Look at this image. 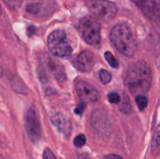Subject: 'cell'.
Wrapping results in <instances>:
<instances>
[{
  "label": "cell",
  "mask_w": 160,
  "mask_h": 159,
  "mask_svg": "<svg viewBox=\"0 0 160 159\" xmlns=\"http://www.w3.org/2000/svg\"><path fill=\"white\" fill-rule=\"evenodd\" d=\"M123 81L132 94L142 95L148 92L152 81V73L149 65L144 61L131 64L123 75Z\"/></svg>",
  "instance_id": "6da1fadb"
},
{
  "label": "cell",
  "mask_w": 160,
  "mask_h": 159,
  "mask_svg": "<svg viewBox=\"0 0 160 159\" xmlns=\"http://www.w3.org/2000/svg\"><path fill=\"white\" fill-rule=\"evenodd\" d=\"M110 40L117 51L127 57H132L138 48L135 34L127 23H120L114 26L110 32Z\"/></svg>",
  "instance_id": "7a4b0ae2"
},
{
  "label": "cell",
  "mask_w": 160,
  "mask_h": 159,
  "mask_svg": "<svg viewBox=\"0 0 160 159\" xmlns=\"http://www.w3.org/2000/svg\"><path fill=\"white\" fill-rule=\"evenodd\" d=\"M39 75L41 79L53 78L62 83L66 80V73L64 66L60 62L48 54H42L40 57Z\"/></svg>",
  "instance_id": "3957f363"
},
{
  "label": "cell",
  "mask_w": 160,
  "mask_h": 159,
  "mask_svg": "<svg viewBox=\"0 0 160 159\" xmlns=\"http://www.w3.org/2000/svg\"><path fill=\"white\" fill-rule=\"evenodd\" d=\"M78 31L82 38L91 45H98L101 41V25L96 18L87 16L79 20Z\"/></svg>",
  "instance_id": "277c9868"
},
{
  "label": "cell",
  "mask_w": 160,
  "mask_h": 159,
  "mask_svg": "<svg viewBox=\"0 0 160 159\" xmlns=\"http://www.w3.org/2000/svg\"><path fill=\"white\" fill-rule=\"evenodd\" d=\"M47 46L53 55L60 58L69 57L73 51L67 34L62 30H56L49 34Z\"/></svg>",
  "instance_id": "5b68a950"
},
{
  "label": "cell",
  "mask_w": 160,
  "mask_h": 159,
  "mask_svg": "<svg viewBox=\"0 0 160 159\" xmlns=\"http://www.w3.org/2000/svg\"><path fill=\"white\" fill-rule=\"evenodd\" d=\"M87 7L91 13L103 21L112 20L118 11L117 5L109 0H88Z\"/></svg>",
  "instance_id": "8992f818"
},
{
  "label": "cell",
  "mask_w": 160,
  "mask_h": 159,
  "mask_svg": "<svg viewBox=\"0 0 160 159\" xmlns=\"http://www.w3.org/2000/svg\"><path fill=\"white\" fill-rule=\"evenodd\" d=\"M25 125L28 137L34 143L39 141L42 137V126L38 113L35 108L31 107L25 115Z\"/></svg>",
  "instance_id": "52a82bcc"
},
{
  "label": "cell",
  "mask_w": 160,
  "mask_h": 159,
  "mask_svg": "<svg viewBox=\"0 0 160 159\" xmlns=\"http://www.w3.org/2000/svg\"><path fill=\"white\" fill-rule=\"evenodd\" d=\"M142 13L153 21H159L160 0H131Z\"/></svg>",
  "instance_id": "ba28073f"
},
{
  "label": "cell",
  "mask_w": 160,
  "mask_h": 159,
  "mask_svg": "<svg viewBox=\"0 0 160 159\" xmlns=\"http://www.w3.org/2000/svg\"><path fill=\"white\" fill-rule=\"evenodd\" d=\"M76 91L83 102H95L98 99V90L89 83L78 80L75 84Z\"/></svg>",
  "instance_id": "9c48e42d"
},
{
  "label": "cell",
  "mask_w": 160,
  "mask_h": 159,
  "mask_svg": "<svg viewBox=\"0 0 160 159\" xmlns=\"http://www.w3.org/2000/svg\"><path fill=\"white\" fill-rule=\"evenodd\" d=\"M75 66L82 72H90L95 65V57L90 51H83L78 55L73 62Z\"/></svg>",
  "instance_id": "30bf717a"
},
{
  "label": "cell",
  "mask_w": 160,
  "mask_h": 159,
  "mask_svg": "<svg viewBox=\"0 0 160 159\" xmlns=\"http://www.w3.org/2000/svg\"><path fill=\"white\" fill-rule=\"evenodd\" d=\"M55 127L66 137H69L71 132V123L67 117L62 113H56L51 118Z\"/></svg>",
  "instance_id": "8fae6325"
},
{
  "label": "cell",
  "mask_w": 160,
  "mask_h": 159,
  "mask_svg": "<svg viewBox=\"0 0 160 159\" xmlns=\"http://www.w3.org/2000/svg\"><path fill=\"white\" fill-rule=\"evenodd\" d=\"M92 124L95 129L99 131L107 130L109 128L108 115L103 110H95L92 115Z\"/></svg>",
  "instance_id": "7c38bea8"
},
{
  "label": "cell",
  "mask_w": 160,
  "mask_h": 159,
  "mask_svg": "<svg viewBox=\"0 0 160 159\" xmlns=\"http://www.w3.org/2000/svg\"><path fill=\"white\" fill-rule=\"evenodd\" d=\"M11 85H12L13 90L15 91H17V93H26V87H25L23 83L19 78H13V79H12V80H11Z\"/></svg>",
  "instance_id": "4fadbf2b"
},
{
  "label": "cell",
  "mask_w": 160,
  "mask_h": 159,
  "mask_svg": "<svg viewBox=\"0 0 160 159\" xmlns=\"http://www.w3.org/2000/svg\"><path fill=\"white\" fill-rule=\"evenodd\" d=\"M135 100L139 110L143 111L144 109L146 108V107L148 106V99H147L146 97L142 94L137 95Z\"/></svg>",
  "instance_id": "5bb4252c"
},
{
  "label": "cell",
  "mask_w": 160,
  "mask_h": 159,
  "mask_svg": "<svg viewBox=\"0 0 160 159\" xmlns=\"http://www.w3.org/2000/svg\"><path fill=\"white\" fill-rule=\"evenodd\" d=\"M105 58H106V61L114 69H117L119 67V62L117 59L114 57L113 55L110 52V51H106L105 52Z\"/></svg>",
  "instance_id": "9a60e30c"
},
{
  "label": "cell",
  "mask_w": 160,
  "mask_h": 159,
  "mask_svg": "<svg viewBox=\"0 0 160 159\" xmlns=\"http://www.w3.org/2000/svg\"><path fill=\"white\" fill-rule=\"evenodd\" d=\"M99 78L103 84H109L112 79V75L106 70H101L99 71Z\"/></svg>",
  "instance_id": "2e32d148"
},
{
  "label": "cell",
  "mask_w": 160,
  "mask_h": 159,
  "mask_svg": "<svg viewBox=\"0 0 160 159\" xmlns=\"http://www.w3.org/2000/svg\"><path fill=\"white\" fill-rule=\"evenodd\" d=\"M86 143V137L84 134L78 135L73 140V144L77 147H82Z\"/></svg>",
  "instance_id": "e0dca14e"
},
{
  "label": "cell",
  "mask_w": 160,
  "mask_h": 159,
  "mask_svg": "<svg viewBox=\"0 0 160 159\" xmlns=\"http://www.w3.org/2000/svg\"><path fill=\"white\" fill-rule=\"evenodd\" d=\"M9 8L17 9L21 6L23 0H2Z\"/></svg>",
  "instance_id": "ac0fdd59"
},
{
  "label": "cell",
  "mask_w": 160,
  "mask_h": 159,
  "mask_svg": "<svg viewBox=\"0 0 160 159\" xmlns=\"http://www.w3.org/2000/svg\"><path fill=\"white\" fill-rule=\"evenodd\" d=\"M108 99H109V101L112 104H118L120 101V96L116 92H112V93L109 94L108 95Z\"/></svg>",
  "instance_id": "d6986e66"
},
{
  "label": "cell",
  "mask_w": 160,
  "mask_h": 159,
  "mask_svg": "<svg viewBox=\"0 0 160 159\" xmlns=\"http://www.w3.org/2000/svg\"><path fill=\"white\" fill-rule=\"evenodd\" d=\"M159 147V126L157 128V130H156V135H155L154 140H153L152 143V148L154 149V151H156L158 152Z\"/></svg>",
  "instance_id": "ffe728a7"
},
{
  "label": "cell",
  "mask_w": 160,
  "mask_h": 159,
  "mask_svg": "<svg viewBox=\"0 0 160 159\" xmlns=\"http://www.w3.org/2000/svg\"><path fill=\"white\" fill-rule=\"evenodd\" d=\"M43 159H57L50 148H46L43 152Z\"/></svg>",
  "instance_id": "44dd1931"
},
{
  "label": "cell",
  "mask_w": 160,
  "mask_h": 159,
  "mask_svg": "<svg viewBox=\"0 0 160 159\" xmlns=\"http://www.w3.org/2000/svg\"><path fill=\"white\" fill-rule=\"evenodd\" d=\"M121 112H125V113H129L131 111V105L130 101H126L123 102V104L121 105V108H120Z\"/></svg>",
  "instance_id": "7402d4cb"
},
{
  "label": "cell",
  "mask_w": 160,
  "mask_h": 159,
  "mask_svg": "<svg viewBox=\"0 0 160 159\" xmlns=\"http://www.w3.org/2000/svg\"><path fill=\"white\" fill-rule=\"evenodd\" d=\"M84 108H85V103L82 102L81 104H80L79 105H78V107L76 109H75V112H76L77 114H81V112H83V110L84 109Z\"/></svg>",
  "instance_id": "603a6c76"
},
{
  "label": "cell",
  "mask_w": 160,
  "mask_h": 159,
  "mask_svg": "<svg viewBox=\"0 0 160 159\" xmlns=\"http://www.w3.org/2000/svg\"><path fill=\"white\" fill-rule=\"evenodd\" d=\"M104 159H123L121 156L118 155V154H109V155H106V157H104Z\"/></svg>",
  "instance_id": "cb8c5ba5"
},
{
  "label": "cell",
  "mask_w": 160,
  "mask_h": 159,
  "mask_svg": "<svg viewBox=\"0 0 160 159\" xmlns=\"http://www.w3.org/2000/svg\"><path fill=\"white\" fill-rule=\"evenodd\" d=\"M2 8L1 5H0V16L2 15Z\"/></svg>",
  "instance_id": "d4e9b609"
},
{
  "label": "cell",
  "mask_w": 160,
  "mask_h": 159,
  "mask_svg": "<svg viewBox=\"0 0 160 159\" xmlns=\"http://www.w3.org/2000/svg\"><path fill=\"white\" fill-rule=\"evenodd\" d=\"M0 159H4V157H3L1 154H0Z\"/></svg>",
  "instance_id": "484cf974"
}]
</instances>
